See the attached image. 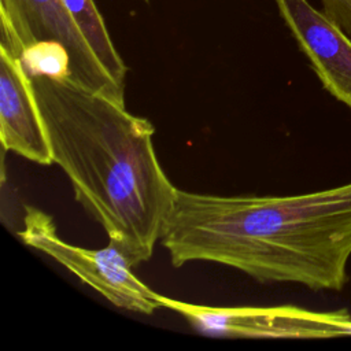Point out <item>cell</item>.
<instances>
[{
    "label": "cell",
    "instance_id": "cell-1",
    "mask_svg": "<svg viewBox=\"0 0 351 351\" xmlns=\"http://www.w3.org/2000/svg\"><path fill=\"white\" fill-rule=\"evenodd\" d=\"M160 244L174 267L213 262L261 282L341 291L351 256V182L289 196L178 189Z\"/></svg>",
    "mask_w": 351,
    "mask_h": 351
},
{
    "label": "cell",
    "instance_id": "cell-2",
    "mask_svg": "<svg viewBox=\"0 0 351 351\" xmlns=\"http://www.w3.org/2000/svg\"><path fill=\"white\" fill-rule=\"evenodd\" d=\"M52 159L75 200L137 266L148 261L176 204L154 147V125L67 80L32 77Z\"/></svg>",
    "mask_w": 351,
    "mask_h": 351
},
{
    "label": "cell",
    "instance_id": "cell-3",
    "mask_svg": "<svg viewBox=\"0 0 351 351\" xmlns=\"http://www.w3.org/2000/svg\"><path fill=\"white\" fill-rule=\"evenodd\" d=\"M18 236L26 245L64 266L117 307L141 314H152L165 308L166 296L155 292L134 276L136 265L114 241L108 240V244L100 250L70 244L59 237L55 219L32 206L25 207Z\"/></svg>",
    "mask_w": 351,
    "mask_h": 351
},
{
    "label": "cell",
    "instance_id": "cell-4",
    "mask_svg": "<svg viewBox=\"0 0 351 351\" xmlns=\"http://www.w3.org/2000/svg\"><path fill=\"white\" fill-rule=\"evenodd\" d=\"M36 41H56L67 49L70 82L125 104V88L100 63L63 0H0V45L18 56Z\"/></svg>",
    "mask_w": 351,
    "mask_h": 351
},
{
    "label": "cell",
    "instance_id": "cell-5",
    "mask_svg": "<svg viewBox=\"0 0 351 351\" xmlns=\"http://www.w3.org/2000/svg\"><path fill=\"white\" fill-rule=\"evenodd\" d=\"M165 308L207 335L254 339H318L351 335L346 310L313 311L296 306H203L165 298Z\"/></svg>",
    "mask_w": 351,
    "mask_h": 351
},
{
    "label": "cell",
    "instance_id": "cell-6",
    "mask_svg": "<svg viewBox=\"0 0 351 351\" xmlns=\"http://www.w3.org/2000/svg\"><path fill=\"white\" fill-rule=\"evenodd\" d=\"M325 90L351 110V37L308 0H273Z\"/></svg>",
    "mask_w": 351,
    "mask_h": 351
},
{
    "label": "cell",
    "instance_id": "cell-7",
    "mask_svg": "<svg viewBox=\"0 0 351 351\" xmlns=\"http://www.w3.org/2000/svg\"><path fill=\"white\" fill-rule=\"evenodd\" d=\"M0 137L4 151H11L38 165H53L32 77L21 59L1 45Z\"/></svg>",
    "mask_w": 351,
    "mask_h": 351
},
{
    "label": "cell",
    "instance_id": "cell-8",
    "mask_svg": "<svg viewBox=\"0 0 351 351\" xmlns=\"http://www.w3.org/2000/svg\"><path fill=\"white\" fill-rule=\"evenodd\" d=\"M92 51L108 74L125 88L128 67L115 48L107 25L93 0H63Z\"/></svg>",
    "mask_w": 351,
    "mask_h": 351
},
{
    "label": "cell",
    "instance_id": "cell-9",
    "mask_svg": "<svg viewBox=\"0 0 351 351\" xmlns=\"http://www.w3.org/2000/svg\"><path fill=\"white\" fill-rule=\"evenodd\" d=\"M18 58L30 77L49 75L59 80H70V56L60 43H32L19 52Z\"/></svg>",
    "mask_w": 351,
    "mask_h": 351
},
{
    "label": "cell",
    "instance_id": "cell-10",
    "mask_svg": "<svg viewBox=\"0 0 351 351\" xmlns=\"http://www.w3.org/2000/svg\"><path fill=\"white\" fill-rule=\"evenodd\" d=\"M144 1H145V3H148V0H144Z\"/></svg>",
    "mask_w": 351,
    "mask_h": 351
}]
</instances>
